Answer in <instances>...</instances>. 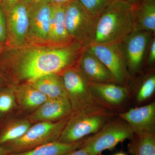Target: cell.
Returning a JSON list of instances; mask_svg holds the SVG:
<instances>
[{"mask_svg":"<svg viewBox=\"0 0 155 155\" xmlns=\"http://www.w3.org/2000/svg\"><path fill=\"white\" fill-rule=\"evenodd\" d=\"M147 51V64L149 65H153L155 61V38L152 37L150 42Z\"/></svg>","mask_w":155,"mask_h":155,"instance_id":"27","label":"cell"},{"mask_svg":"<svg viewBox=\"0 0 155 155\" xmlns=\"http://www.w3.org/2000/svg\"><path fill=\"white\" fill-rule=\"evenodd\" d=\"M69 116L57 122L34 123L22 137L2 147L9 154L14 153L58 141Z\"/></svg>","mask_w":155,"mask_h":155,"instance_id":"4","label":"cell"},{"mask_svg":"<svg viewBox=\"0 0 155 155\" xmlns=\"http://www.w3.org/2000/svg\"><path fill=\"white\" fill-rule=\"evenodd\" d=\"M8 29L7 42L10 47L27 43L29 25V6L24 1L5 11Z\"/></svg>","mask_w":155,"mask_h":155,"instance_id":"9","label":"cell"},{"mask_svg":"<svg viewBox=\"0 0 155 155\" xmlns=\"http://www.w3.org/2000/svg\"><path fill=\"white\" fill-rule=\"evenodd\" d=\"M60 75L72 111L96 103L90 90L89 81L81 71L78 64L64 70Z\"/></svg>","mask_w":155,"mask_h":155,"instance_id":"7","label":"cell"},{"mask_svg":"<svg viewBox=\"0 0 155 155\" xmlns=\"http://www.w3.org/2000/svg\"><path fill=\"white\" fill-rule=\"evenodd\" d=\"M8 29L5 12L0 3V43L7 42Z\"/></svg>","mask_w":155,"mask_h":155,"instance_id":"26","label":"cell"},{"mask_svg":"<svg viewBox=\"0 0 155 155\" xmlns=\"http://www.w3.org/2000/svg\"><path fill=\"white\" fill-rule=\"evenodd\" d=\"M51 14V4L45 0L38 5L29 6V25L26 45L28 43L32 45L48 43Z\"/></svg>","mask_w":155,"mask_h":155,"instance_id":"11","label":"cell"},{"mask_svg":"<svg viewBox=\"0 0 155 155\" xmlns=\"http://www.w3.org/2000/svg\"><path fill=\"white\" fill-rule=\"evenodd\" d=\"M89 86L94 99L95 97L111 105L121 104L128 94L126 87L115 83L89 81Z\"/></svg>","mask_w":155,"mask_h":155,"instance_id":"16","label":"cell"},{"mask_svg":"<svg viewBox=\"0 0 155 155\" xmlns=\"http://www.w3.org/2000/svg\"><path fill=\"white\" fill-rule=\"evenodd\" d=\"M65 5H51L49 33L48 43L64 46L73 43L69 37L65 21Z\"/></svg>","mask_w":155,"mask_h":155,"instance_id":"15","label":"cell"},{"mask_svg":"<svg viewBox=\"0 0 155 155\" xmlns=\"http://www.w3.org/2000/svg\"><path fill=\"white\" fill-rule=\"evenodd\" d=\"M31 124L26 118L10 122L0 132V145L3 146L22 137Z\"/></svg>","mask_w":155,"mask_h":155,"instance_id":"22","label":"cell"},{"mask_svg":"<svg viewBox=\"0 0 155 155\" xmlns=\"http://www.w3.org/2000/svg\"><path fill=\"white\" fill-rule=\"evenodd\" d=\"M8 81L5 78L0 74V91L3 89L6 88V85L8 84Z\"/></svg>","mask_w":155,"mask_h":155,"instance_id":"31","label":"cell"},{"mask_svg":"<svg viewBox=\"0 0 155 155\" xmlns=\"http://www.w3.org/2000/svg\"><path fill=\"white\" fill-rule=\"evenodd\" d=\"M9 153L4 147L0 145V155H8Z\"/></svg>","mask_w":155,"mask_h":155,"instance_id":"34","label":"cell"},{"mask_svg":"<svg viewBox=\"0 0 155 155\" xmlns=\"http://www.w3.org/2000/svg\"><path fill=\"white\" fill-rule=\"evenodd\" d=\"M134 6V31L155 32V0H140Z\"/></svg>","mask_w":155,"mask_h":155,"instance_id":"18","label":"cell"},{"mask_svg":"<svg viewBox=\"0 0 155 155\" xmlns=\"http://www.w3.org/2000/svg\"><path fill=\"white\" fill-rule=\"evenodd\" d=\"M12 86L17 104L25 111H34L48 99L45 95L29 84H21Z\"/></svg>","mask_w":155,"mask_h":155,"instance_id":"17","label":"cell"},{"mask_svg":"<svg viewBox=\"0 0 155 155\" xmlns=\"http://www.w3.org/2000/svg\"><path fill=\"white\" fill-rule=\"evenodd\" d=\"M3 49V46L2 45H1L0 44V52H1V51H2V50Z\"/></svg>","mask_w":155,"mask_h":155,"instance_id":"36","label":"cell"},{"mask_svg":"<svg viewBox=\"0 0 155 155\" xmlns=\"http://www.w3.org/2000/svg\"><path fill=\"white\" fill-rule=\"evenodd\" d=\"M134 6L114 0L97 19L92 44H121L134 30Z\"/></svg>","mask_w":155,"mask_h":155,"instance_id":"2","label":"cell"},{"mask_svg":"<svg viewBox=\"0 0 155 155\" xmlns=\"http://www.w3.org/2000/svg\"><path fill=\"white\" fill-rule=\"evenodd\" d=\"M44 1L45 0H24V2L29 6L35 5Z\"/></svg>","mask_w":155,"mask_h":155,"instance_id":"32","label":"cell"},{"mask_svg":"<svg viewBox=\"0 0 155 155\" xmlns=\"http://www.w3.org/2000/svg\"><path fill=\"white\" fill-rule=\"evenodd\" d=\"M85 48L99 59L110 72L116 84H122L126 82L130 75L122 43L93 44Z\"/></svg>","mask_w":155,"mask_h":155,"instance_id":"8","label":"cell"},{"mask_svg":"<svg viewBox=\"0 0 155 155\" xmlns=\"http://www.w3.org/2000/svg\"><path fill=\"white\" fill-rule=\"evenodd\" d=\"M119 116L128 124L134 134H155V102L132 108Z\"/></svg>","mask_w":155,"mask_h":155,"instance_id":"12","label":"cell"},{"mask_svg":"<svg viewBox=\"0 0 155 155\" xmlns=\"http://www.w3.org/2000/svg\"><path fill=\"white\" fill-rule=\"evenodd\" d=\"M9 48L0 62V74L12 86L61 74L78 64L85 48L75 42L61 47L25 45Z\"/></svg>","mask_w":155,"mask_h":155,"instance_id":"1","label":"cell"},{"mask_svg":"<svg viewBox=\"0 0 155 155\" xmlns=\"http://www.w3.org/2000/svg\"><path fill=\"white\" fill-rule=\"evenodd\" d=\"M97 19L78 0L65 5V24L68 34L73 42L85 48L94 40Z\"/></svg>","mask_w":155,"mask_h":155,"instance_id":"5","label":"cell"},{"mask_svg":"<svg viewBox=\"0 0 155 155\" xmlns=\"http://www.w3.org/2000/svg\"><path fill=\"white\" fill-rule=\"evenodd\" d=\"M28 83L48 99L67 98L64 82L60 74H49Z\"/></svg>","mask_w":155,"mask_h":155,"instance_id":"19","label":"cell"},{"mask_svg":"<svg viewBox=\"0 0 155 155\" xmlns=\"http://www.w3.org/2000/svg\"><path fill=\"white\" fill-rule=\"evenodd\" d=\"M153 34L147 31H134L122 43L129 75L141 69Z\"/></svg>","mask_w":155,"mask_h":155,"instance_id":"10","label":"cell"},{"mask_svg":"<svg viewBox=\"0 0 155 155\" xmlns=\"http://www.w3.org/2000/svg\"><path fill=\"white\" fill-rule=\"evenodd\" d=\"M78 66L89 81L116 83L110 72L104 64L86 48L81 54Z\"/></svg>","mask_w":155,"mask_h":155,"instance_id":"14","label":"cell"},{"mask_svg":"<svg viewBox=\"0 0 155 155\" xmlns=\"http://www.w3.org/2000/svg\"><path fill=\"white\" fill-rule=\"evenodd\" d=\"M72 112L67 98L48 99L26 118L31 124L57 122L69 116Z\"/></svg>","mask_w":155,"mask_h":155,"instance_id":"13","label":"cell"},{"mask_svg":"<svg viewBox=\"0 0 155 155\" xmlns=\"http://www.w3.org/2000/svg\"><path fill=\"white\" fill-rule=\"evenodd\" d=\"M83 140L71 143L53 142L26 151L9 153L8 155H63L80 148Z\"/></svg>","mask_w":155,"mask_h":155,"instance_id":"20","label":"cell"},{"mask_svg":"<svg viewBox=\"0 0 155 155\" xmlns=\"http://www.w3.org/2000/svg\"><path fill=\"white\" fill-rule=\"evenodd\" d=\"M14 89L11 86L0 91V113L5 114L11 110L16 105Z\"/></svg>","mask_w":155,"mask_h":155,"instance_id":"24","label":"cell"},{"mask_svg":"<svg viewBox=\"0 0 155 155\" xmlns=\"http://www.w3.org/2000/svg\"><path fill=\"white\" fill-rule=\"evenodd\" d=\"M51 5H66L75 0H45Z\"/></svg>","mask_w":155,"mask_h":155,"instance_id":"30","label":"cell"},{"mask_svg":"<svg viewBox=\"0 0 155 155\" xmlns=\"http://www.w3.org/2000/svg\"><path fill=\"white\" fill-rule=\"evenodd\" d=\"M93 17L97 19L103 12L114 0H78Z\"/></svg>","mask_w":155,"mask_h":155,"instance_id":"23","label":"cell"},{"mask_svg":"<svg viewBox=\"0 0 155 155\" xmlns=\"http://www.w3.org/2000/svg\"><path fill=\"white\" fill-rule=\"evenodd\" d=\"M128 149L132 155H155V134H134Z\"/></svg>","mask_w":155,"mask_h":155,"instance_id":"21","label":"cell"},{"mask_svg":"<svg viewBox=\"0 0 155 155\" xmlns=\"http://www.w3.org/2000/svg\"><path fill=\"white\" fill-rule=\"evenodd\" d=\"M155 90V75H152L147 78L139 89L137 94V101L142 102L150 98Z\"/></svg>","mask_w":155,"mask_h":155,"instance_id":"25","label":"cell"},{"mask_svg":"<svg viewBox=\"0 0 155 155\" xmlns=\"http://www.w3.org/2000/svg\"><path fill=\"white\" fill-rule=\"evenodd\" d=\"M2 0H0V3H1V2H2Z\"/></svg>","mask_w":155,"mask_h":155,"instance_id":"37","label":"cell"},{"mask_svg":"<svg viewBox=\"0 0 155 155\" xmlns=\"http://www.w3.org/2000/svg\"><path fill=\"white\" fill-rule=\"evenodd\" d=\"M24 0H2L1 2L5 11H7L8 9L15 6V5L21 2Z\"/></svg>","mask_w":155,"mask_h":155,"instance_id":"28","label":"cell"},{"mask_svg":"<svg viewBox=\"0 0 155 155\" xmlns=\"http://www.w3.org/2000/svg\"><path fill=\"white\" fill-rule=\"evenodd\" d=\"M63 155H91L87 151V150L83 147H80L79 148L77 149L72 151L65 154Z\"/></svg>","mask_w":155,"mask_h":155,"instance_id":"29","label":"cell"},{"mask_svg":"<svg viewBox=\"0 0 155 155\" xmlns=\"http://www.w3.org/2000/svg\"><path fill=\"white\" fill-rule=\"evenodd\" d=\"M113 115L112 111L96 103L72 111L58 141L67 143L80 141L97 133Z\"/></svg>","mask_w":155,"mask_h":155,"instance_id":"3","label":"cell"},{"mask_svg":"<svg viewBox=\"0 0 155 155\" xmlns=\"http://www.w3.org/2000/svg\"><path fill=\"white\" fill-rule=\"evenodd\" d=\"M114 155H126L124 153H117L115 154H114Z\"/></svg>","mask_w":155,"mask_h":155,"instance_id":"35","label":"cell"},{"mask_svg":"<svg viewBox=\"0 0 155 155\" xmlns=\"http://www.w3.org/2000/svg\"><path fill=\"white\" fill-rule=\"evenodd\" d=\"M134 135L129 125L123 119H110L97 133L84 139L81 147L85 148L91 155H99L104 151L113 149Z\"/></svg>","mask_w":155,"mask_h":155,"instance_id":"6","label":"cell"},{"mask_svg":"<svg viewBox=\"0 0 155 155\" xmlns=\"http://www.w3.org/2000/svg\"><path fill=\"white\" fill-rule=\"evenodd\" d=\"M125 2L128 3L133 6H135L140 1V0H121Z\"/></svg>","mask_w":155,"mask_h":155,"instance_id":"33","label":"cell"}]
</instances>
